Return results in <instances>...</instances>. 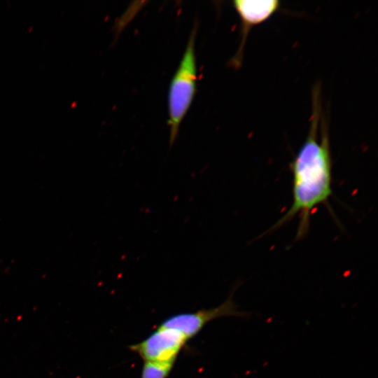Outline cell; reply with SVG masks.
<instances>
[{
  "label": "cell",
  "instance_id": "277c9868",
  "mask_svg": "<svg viewBox=\"0 0 378 378\" xmlns=\"http://www.w3.org/2000/svg\"><path fill=\"white\" fill-rule=\"evenodd\" d=\"M248 312L237 309L232 298V293L219 306L210 309H202L192 312H182L169 316L159 326L174 329L181 332L187 340L195 337L210 321L223 316L245 317Z\"/></svg>",
  "mask_w": 378,
  "mask_h": 378
},
{
  "label": "cell",
  "instance_id": "8992f818",
  "mask_svg": "<svg viewBox=\"0 0 378 378\" xmlns=\"http://www.w3.org/2000/svg\"><path fill=\"white\" fill-rule=\"evenodd\" d=\"M174 364L144 362L141 378H167Z\"/></svg>",
  "mask_w": 378,
  "mask_h": 378
},
{
  "label": "cell",
  "instance_id": "3957f363",
  "mask_svg": "<svg viewBox=\"0 0 378 378\" xmlns=\"http://www.w3.org/2000/svg\"><path fill=\"white\" fill-rule=\"evenodd\" d=\"M188 342L178 331L158 326L145 339L128 348L144 362L175 364L178 354Z\"/></svg>",
  "mask_w": 378,
  "mask_h": 378
},
{
  "label": "cell",
  "instance_id": "6da1fadb",
  "mask_svg": "<svg viewBox=\"0 0 378 378\" xmlns=\"http://www.w3.org/2000/svg\"><path fill=\"white\" fill-rule=\"evenodd\" d=\"M321 88L312 91V114L304 142L290 164L293 174V201L290 209L269 231L278 229L293 218H299L296 239L304 237L309 229L313 211L328 205L332 195V158L327 123L321 121Z\"/></svg>",
  "mask_w": 378,
  "mask_h": 378
},
{
  "label": "cell",
  "instance_id": "7a4b0ae2",
  "mask_svg": "<svg viewBox=\"0 0 378 378\" xmlns=\"http://www.w3.org/2000/svg\"><path fill=\"white\" fill-rule=\"evenodd\" d=\"M197 24H195L180 64L175 72L168 93V123L169 146L175 142L181 123L193 101L197 84L195 38Z\"/></svg>",
  "mask_w": 378,
  "mask_h": 378
},
{
  "label": "cell",
  "instance_id": "5b68a950",
  "mask_svg": "<svg viewBox=\"0 0 378 378\" xmlns=\"http://www.w3.org/2000/svg\"><path fill=\"white\" fill-rule=\"evenodd\" d=\"M233 6L241 22V38L237 53L230 61L233 67H239L242 61L243 49L249 30L270 18L280 7L278 0L251 1L235 0Z\"/></svg>",
  "mask_w": 378,
  "mask_h": 378
}]
</instances>
